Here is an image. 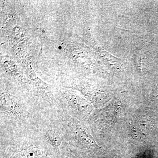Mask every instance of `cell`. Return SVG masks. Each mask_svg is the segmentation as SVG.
<instances>
[{
    "mask_svg": "<svg viewBox=\"0 0 158 158\" xmlns=\"http://www.w3.org/2000/svg\"><path fill=\"white\" fill-rule=\"evenodd\" d=\"M1 113L12 114L15 116H20L21 110L10 97L7 95H3L1 98Z\"/></svg>",
    "mask_w": 158,
    "mask_h": 158,
    "instance_id": "1",
    "label": "cell"
},
{
    "mask_svg": "<svg viewBox=\"0 0 158 158\" xmlns=\"http://www.w3.org/2000/svg\"><path fill=\"white\" fill-rule=\"evenodd\" d=\"M41 155V152L37 148H28L16 152L12 158H37Z\"/></svg>",
    "mask_w": 158,
    "mask_h": 158,
    "instance_id": "2",
    "label": "cell"
},
{
    "mask_svg": "<svg viewBox=\"0 0 158 158\" xmlns=\"http://www.w3.org/2000/svg\"><path fill=\"white\" fill-rule=\"evenodd\" d=\"M45 137L48 141L53 147L58 148L61 146L62 139L58 133L55 131L51 130L47 131Z\"/></svg>",
    "mask_w": 158,
    "mask_h": 158,
    "instance_id": "3",
    "label": "cell"
}]
</instances>
